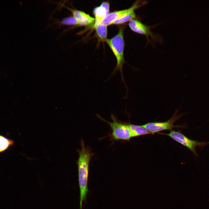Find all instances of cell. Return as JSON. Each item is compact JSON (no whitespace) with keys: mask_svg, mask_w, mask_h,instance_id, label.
I'll return each mask as SVG.
<instances>
[{"mask_svg":"<svg viewBox=\"0 0 209 209\" xmlns=\"http://www.w3.org/2000/svg\"><path fill=\"white\" fill-rule=\"evenodd\" d=\"M60 24L65 26H79L78 20L73 16L63 18L60 21Z\"/></svg>","mask_w":209,"mask_h":209,"instance_id":"cell-14","label":"cell"},{"mask_svg":"<svg viewBox=\"0 0 209 209\" xmlns=\"http://www.w3.org/2000/svg\"><path fill=\"white\" fill-rule=\"evenodd\" d=\"M129 129L131 137L152 134L142 125H134L127 123Z\"/></svg>","mask_w":209,"mask_h":209,"instance_id":"cell-10","label":"cell"},{"mask_svg":"<svg viewBox=\"0 0 209 209\" xmlns=\"http://www.w3.org/2000/svg\"><path fill=\"white\" fill-rule=\"evenodd\" d=\"M96 116L99 119L107 123L110 126L112 132L110 135L111 139L115 140H122L129 141L131 136L130 131L126 122H122L118 121L113 114L111 117L113 122H109L102 118L97 114Z\"/></svg>","mask_w":209,"mask_h":209,"instance_id":"cell-3","label":"cell"},{"mask_svg":"<svg viewBox=\"0 0 209 209\" xmlns=\"http://www.w3.org/2000/svg\"><path fill=\"white\" fill-rule=\"evenodd\" d=\"M178 110L176 109L174 115L167 121L164 122H148L141 125L152 134L165 130H172L173 128L177 127L173 125L174 123L184 115V114H178Z\"/></svg>","mask_w":209,"mask_h":209,"instance_id":"cell-6","label":"cell"},{"mask_svg":"<svg viewBox=\"0 0 209 209\" xmlns=\"http://www.w3.org/2000/svg\"><path fill=\"white\" fill-rule=\"evenodd\" d=\"M14 143L11 139L0 134V153L3 152L12 147Z\"/></svg>","mask_w":209,"mask_h":209,"instance_id":"cell-12","label":"cell"},{"mask_svg":"<svg viewBox=\"0 0 209 209\" xmlns=\"http://www.w3.org/2000/svg\"><path fill=\"white\" fill-rule=\"evenodd\" d=\"M93 27L95 29L97 35L99 39L102 41H105L107 39V26L101 23L95 22Z\"/></svg>","mask_w":209,"mask_h":209,"instance_id":"cell-11","label":"cell"},{"mask_svg":"<svg viewBox=\"0 0 209 209\" xmlns=\"http://www.w3.org/2000/svg\"><path fill=\"white\" fill-rule=\"evenodd\" d=\"M81 148L78 149L79 158L77 162L78 180L80 189V209H82V203L85 201L89 191L87 187L89 162L93 154L88 147H86L82 140L81 141Z\"/></svg>","mask_w":209,"mask_h":209,"instance_id":"cell-1","label":"cell"},{"mask_svg":"<svg viewBox=\"0 0 209 209\" xmlns=\"http://www.w3.org/2000/svg\"><path fill=\"white\" fill-rule=\"evenodd\" d=\"M72 13V16L78 20L79 26H86L90 25L95 21V18L85 12L64 6Z\"/></svg>","mask_w":209,"mask_h":209,"instance_id":"cell-8","label":"cell"},{"mask_svg":"<svg viewBox=\"0 0 209 209\" xmlns=\"http://www.w3.org/2000/svg\"><path fill=\"white\" fill-rule=\"evenodd\" d=\"M109 3L103 2L100 6L94 9L93 13L95 17V22L101 23L103 19L109 14Z\"/></svg>","mask_w":209,"mask_h":209,"instance_id":"cell-9","label":"cell"},{"mask_svg":"<svg viewBox=\"0 0 209 209\" xmlns=\"http://www.w3.org/2000/svg\"><path fill=\"white\" fill-rule=\"evenodd\" d=\"M169 136L177 142L189 149L195 156H198L196 151L197 146L203 147L209 143V142H199L192 140L179 131L171 130L170 133L165 134Z\"/></svg>","mask_w":209,"mask_h":209,"instance_id":"cell-5","label":"cell"},{"mask_svg":"<svg viewBox=\"0 0 209 209\" xmlns=\"http://www.w3.org/2000/svg\"><path fill=\"white\" fill-rule=\"evenodd\" d=\"M136 17V15L134 11H133L123 17L116 19L113 22L112 24H123L127 22L130 21L132 19H135Z\"/></svg>","mask_w":209,"mask_h":209,"instance_id":"cell-13","label":"cell"},{"mask_svg":"<svg viewBox=\"0 0 209 209\" xmlns=\"http://www.w3.org/2000/svg\"><path fill=\"white\" fill-rule=\"evenodd\" d=\"M147 3L148 2L146 1H136L128 8L109 13L103 19L101 23L106 26L112 24L113 22L116 19L134 11L136 9L147 4Z\"/></svg>","mask_w":209,"mask_h":209,"instance_id":"cell-7","label":"cell"},{"mask_svg":"<svg viewBox=\"0 0 209 209\" xmlns=\"http://www.w3.org/2000/svg\"><path fill=\"white\" fill-rule=\"evenodd\" d=\"M124 28L120 27L116 35L111 39H107L105 41L113 53L117 61L116 66L110 77L113 75L117 71H120L122 80L124 82L127 91L128 88L124 79L122 69L123 64L126 62L124 57Z\"/></svg>","mask_w":209,"mask_h":209,"instance_id":"cell-2","label":"cell"},{"mask_svg":"<svg viewBox=\"0 0 209 209\" xmlns=\"http://www.w3.org/2000/svg\"><path fill=\"white\" fill-rule=\"evenodd\" d=\"M128 25L133 31L145 35L147 43H163V39L162 37L158 34L154 33L151 30V28L155 26H148L143 24L140 21L135 19L130 21Z\"/></svg>","mask_w":209,"mask_h":209,"instance_id":"cell-4","label":"cell"}]
</instances>
